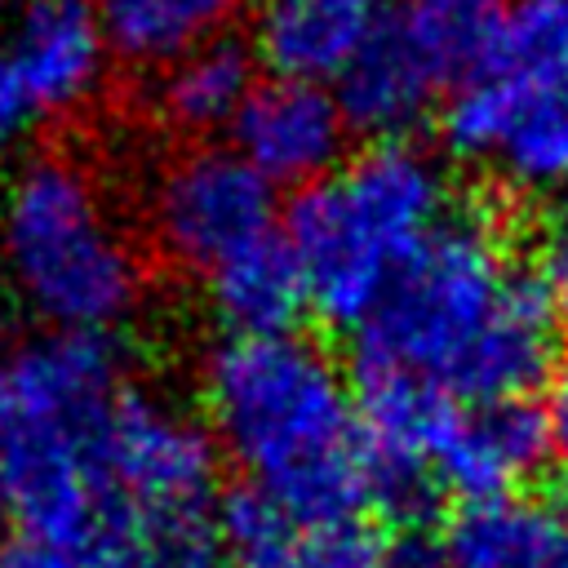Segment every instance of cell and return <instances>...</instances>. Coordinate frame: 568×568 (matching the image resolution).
Masks as SVG:
<instances>
[{"instance_id": "1", "label": "cell", "mask_w": 568, "mask_h": 568, "mask_svg": "<svg viewBox=\"0 0 568 568\" xmlns=\"http://www.w3.org/2000/svg\"><path fill=\"white\" fill-rule=\"evenodd\" d=\"M359 377H399L448 399H524L555 364V311L493 222L448 213L355 328Z\"/></svg>"}, {"instance_id": "2", "label": "cell", "mask_w": 568, "mask_h": 568, "mask_svg": "<svg viewBox=\"0 0 568 568\" xmlns=\"http://www.w3.org/2000/svg\"><path fill=\"white\" fill-rule=\"evenodd\" d=\"M204 426L253 493L306 524L355 519L373 462L342 368L302 333L226 337L200 368Z\"/></svg>"}, {"instance_id": "3", "label": "cell", "mask_w": 568, "mask_h": 568, "mask_svg": "<svg viewBox=\"0 0 568 568\" xmlns=\"http://www.w3.org/2000/svg\"><path fill=\"white\" fill-rule=\"evenodd\" d=\"M0 266L49 333H111L146 293L102 178L71 151H36L4 182Z\"/></svg>"}, {"instance_id": "4", "label": "cell", "mask_w": 568, "mask_h": 568, "mask_svg": "<svg viewBox=\"0 0 568 568\" xmlns=\"http://www.w3.org/2000/svg\"><path fill=\"white\" fill-rule=\"evenodd\" d=\"M444 217L448 182L439 160L413 142H373L297 191L280 235L302 271L306 306L328 324L359 328Z\"/></svg>"}, {"instance_id": "5", "label": "cell", "mask_w": 568, "mask_h": 568, "mask_svg": "<svg viewBox=\"0 0 568 568\" xmlns=\"http://www.w3.org/2000/svg\"><path fill=\"white\" fill-rule=\"evenodd\" d=\"M89 453L102 493L124 519H204L217 479V444L178 399L124 386L98 422Z\"/></svg>"}, {"instance_id": "6", "label": "cell", "mask_w": 568, "mask_h": 568, "mask_svg": "<svg viewBox=\"0 0 568 568\" xmlns=\"http://www.w3.org/2000/svg\"><path fill=\"white\" fill-rule=\"evenodd\" d=\"M444 142L537 200L568 195V75L475 71L444 106Z\"/></svg>"}, {"instance_id": "7", "label": "cell", "mask_w": 568, "mask_h": 568, "mask_svg": "<svg viewBox=\"0 0 568 568\" xmlns=\"http://www.w3.org/2000/svg\"><path fill=\"white\" fill-rule=\"evenodd\" d=\"M146 231L169 266L209 275L275 231V186L231 146L191 142L151 178Z\"/></svg>"}, {"instance_id": "8", "label": "cell", "mask_w": 568, "mask_h": 568, "mask_svg": "<svg viewBox=\"0 0 568 568\" xmlns=\"http://www.w3.org/2000/svg\"><path fill=\"white\" fill-rule=\"evenodd\" d=\"M346 133L351 124L328 84L262 75L231 124V151L271 186L306 191L342 169Z\"/></svg>"}, {"instance_id": "9", "label": "cell", "mask_w": 568, "mask_h": 568, "mask_svg": "<svg viewBox=\"0 0 568 568\" xmlns=\"http://www.w3.org/2000/svg\"><path fill=\"white\" fill-rule=\"evenodd\" d=\"M550 453L546 422L524 399H497V404H466V399H439L430 430H426V475L439 488L462 493L466 501H488L515 493L541 457Z\"/></svg>"}, {"instance_id": "10", "label": "cell", "mask_w": 568, "mask_h": 568, "mask_svg": "<svg viewBox=\"0 0 568 568\" xmlns=\"http://www.w3.org/2000/svg\"><path fill=\"white\" fill-rule=\"evenodd\" d=\"M0 44L36 115H71L89 106L111 62L93 0H22Z\"/></svg>"}, {"instance_id": "11", "label": "cell", "mask_w": 568, "mask_h": 568, "mask_svg": "<svg viewBox=\"0 0 568 568\" xmlns=\"http://www.w3.org/2000/svg\"><path fill=\"white\" fill-rule=\"evenodd\" d=\"M9 417L93 426L124 390V351L111 333H40L4 368Z\"/></svg>"}, {"instance_id": "12", "label": "cell", "mask_w": 568, "mask_h": 568, "mask_svg": "<svg viewBox=\"0 0 568 568\" xmlns=\"http://www.w3.org/2000/svg\"><path fill=\"white\" fill-rule=\"evenodd\" d=\"M217 550L226 568H382L386 541L359 519L306 524L262 493L222 506Z\"/></svg>"}, {"instance_id": "13", "label": "cell", "mask_w": 568, "mask_h": 568, "mask_svg": "<svg viewBox=\"0 0 568 568\" xmlns=\"http://www.w3.org/2000/svg\"><path fill=\"white\" fill-rule=\"evenodd\" d=\"M439 89L444 84L390 27V18L355 49V58L333 80L346 124L368 133L373 142H404V133L426 120Z\"/></svg>"}, {"instance_id": "14", "label": "cell", "mask_w": 568, "mask_h": 568, "mask_svg": "<svg viewBox=\"0 0 568 568\" xmlns=\"http://www.w3.org/2000/svg\"><path fill=\"white\" fill-rule=\"evenodd\" d=\"M448 568H568V497H488L444 532Z\"/></svg>"}, {"instance_id": "15", "label": "cell", "mask_w": 568, "mask_h": 568, "mask_svg": "<svg viewBox=\"0 0 568 568\" xmlns=\"http://www.w3.org/2000/svg\"><path fill=\"white\" fill-rule=\"evenodd\" d=\"M382 13L386 0H262L257 49L275 75L324 84L386 22Z\"/></svg>"}, {"instance_id": "16", "label": "cell", "mask_w": 568, "mask_h": 568, "mask_svg": "<svg viewBox=\"0 0 568 568\" xmlns=\"http://www.w3.org/2000/svg\"><path fill=\"white\" fill-rule=\"evenodd\" d=\"M253 84H257L253 53L240 40L217 36V40L191 49L186 58H178L173 67L155 71L151 106L164 129H173L191 142H204L235 124Z\"/></svg>"}, {"instance_id": "17", "label": "cell", "mask_w": 568, "mask_h": 568, "mask_svg": "<svg viewBox=\"0 0 568 568\" xmlns=\"http://www.w3.org/2000/svg\"><path fill=\"white\" fill-rule=\"evenodd\" d=\"M204 297L217 324L231 337H275L293 333L297 315L306 311L302 271L280 231L240 248L217 271L204 275Z\"/></svg>"}, {"instance_id": "18", "label": "cell", "mask_w": 568, "mask_h": 568, "mask_svg": "<svg viewBox=\"0 0 568 568\" xmlns=\"http://www.w3.org/2000/svg\"><path fill=\"white\" fill-rule=\"evenodd\" d=\"M106 49L133 71H164L226 36L240 0H93Z\"/></svg>"}, {"instance_id": "19", "label": "cell", "mask_w": 568, "mask_h": 568, "mask_svg": "<svg viewBox=\"0 0 568 568\" xmlns=\"http://www.w3.org/2000/svg\"><path fill=\"white\" fill-rule=\"evenodd\" d=\"M501 13L506 0H399L390 27L439 84H462L484 67Z\"/></svg>"}, {"instance_id": "20", "label": "cell", "mask_w": 568, "mask_h": 568, "mask_svg": "<svg viewBox=\"0 0 568 568\" xmlns=\"http://www.w3.org/2000/svg\"><path fill=\"white\" fill-rule=\"evenodd\" d=\"M484 67L506 75H568V0H506Z\"/></svg>"}, {"instance_id": "21", "label": "cell", "mask_w": 568, "mask_h": 568, "mask_svg": "<svg viewBox=\"0 0 568 568\" xmlns=\"http://www.w3.org/2000/svg\"><path fill=\"white\" fill-rule=\"evenodd\" d=\"M89 568H226V564L204 519H173V524H124L106 532L93 546Z\"/></svg>"}, {"instance_id": "22", "label": "cell", "mask_w": 568, "mask_h": 568, "mask_svg": "<svg viewBox=\"0 0 568 568\" xmlns=\"http://www.w3.org/2000/svg\"><path fill=\"white\" fill-rule=\"evenodd\" d=\"M537 284L555 311V320L568 324V226H555L537 253Z\"/></svg>"}, {"instance_id": "23", "label": "cell", "mask_w": 568, "mask_h": 568, "mask_svg": "<svg viewBox=\"0 0 568 568\" xmlns=\"http://www.w3.org/2000/svg\"><path fill=\"white\" fill-rule=\"evenodd\" d=\"M36 120H40V115H36V106H31V98H27L22 80H18V71H13L4 44H0V146L18 142Z\"/></svg>"}, {"instance_id": "24", "label": "cell", "mask_w": 568, "mask_h": 568, "mask_svg": "<svg viewBox=\"0 0 568 568\" xmlns=\"http://www.w3.org/2000/svg\"><path fill=\"white\" fill-rule=\"evenodd\" d=\"M541 422H546V439H550V453L568 466V355L555 364L550 373V390H546V408H541Z\"/></svg>"}, {"instance_id": "25", "label": "cell", "mask_w": 568, "mask_h": 568, "mask_svg": "<svg viewBox=\"0 0 568 568\" xmlns=\"http://www.w3.org/2000/svg\"><path fill=\"white\" fill-rule=\"evenodd\" d=\"M382 568H448L444 564V546L439 541H426V537H404L395 546H386V564Z\"/></svg>"}, {"instance_id": "26", "label": "cell", "mask_w": 568, "mask_h": 568, "mask_svg": "<svg viewBox=\"0 0 568 568\" xmlns=\"http://www.w3.org/2000/svg\"><path fill=\"white\" fill-rule=\"evenodd\" d=\"M9 430V386H4V368H0V439Z\"/></svg>"}, {"instance_id": "27", "label": "cell", "mask_w": 568, "mask_h": 568, "mask_svg": "<svg viewBox=\"0 0 568 568\" xmlns=\"http://www.w3.org/2000/svg\"><path fill=\"white\" fill-rule=\"evenodd\" d=\"M4 559H9V541L0 537V568H4Z\"/></svg>"}, {"instance_id": "28", "label": "cell", "mask_w": 568, "mask_h": 568, "mask_svg": "<svg viewBox=\"0 0 568 568\" xmlns=\"http://www.w3.org/2000/svg\"><path fill=\"white\" fill-rule=\"evenodd\" d=\"M0 280H4V266H0Z\"/></svg>"}]
</instances>
